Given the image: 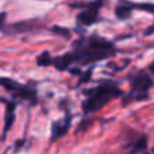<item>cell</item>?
<instances>
[{
    "label": "cell",
    "instance_id": "1",
    "mask_svg": "<svg viewBox=\"0 0 154 154\" xmlns=\"http://www.w3.org/2000/svg\"><path fill=\"white\" fill-rule=\"evenodd\" d=\"M116 53L118 50L112 42L97 35H91L76 39L72 45V51H68L58 57H53L51 65L58 70H66L73 64H95L109 58Z\"/></svg>",
    "mask_w": 154,
    "mask_h": 154
},
{
    "label": "cell",
    "instance_id": "2",
    "mask_svg": "<svg viewBox=\"0 0 154 154\" xmlns=\"http://www.w3.org/2000/svg\"><path fill=\"white\" fill-rule=\"evenodd\" d=\"M85 93H87V97L82 101V111L85 115H88L101 109L114 99L120 97L123 95V91L115 82L103 81L96 87L88 89Z\"/></svg>",
    "mask_w": 154,
    "mask_h": 154
},
{
    "label": "cell",
    "instance_id": "3",
    "mask_svg": "<svg viewBox=\"0 0 154 154\" xmlns=\"http://www.w3.org/2000/svg\"><path fill=\"white\" fill-rule=\"evenodd\" d=\"M154 82L150 75L145 70L138 72L131 79L130 92L123 97V106L133 103V101H141L149 97V91L153 88Z\"/></svg>",
    "mask_w": 154,
    "mask_h": 154
},
{
    "label": "cell",
    "instance_id": "4",
    "mask_svg": "<svg viewBox=\"0 0 154 154\" xmlns=\"http://www.w3.org/2000/svg\"><path fill=\"white\" fill-rule=\"evenodd\" d=\"M0 87H3L5 91L11 92L15 97L23 99V100H31L35 101L37 99V92L32 87H29V85H22L19 82L14 81L11 79H5V77H2L0 79Z\"/></svg>",
    "mask_w": 154,
    "mask_h": 154
},
{
    "label": "cell",
    "instance_id": "5",
    "mask_svg": "<svg viewBox=\"0 0 154 154\" xmlns=\"http://www.w3.org/2000/svg\"><path fill=\"white\" fill-rule=\"evenodd\" d=\"M101 0H96V2L88 3V4H81L84 10H81L77 15V23L80 26H91V24L96 23L99 18V11L101 7Z\"/></svg>",
    "mask_w": 154,
    "mask_h": 154
},
{
    "label": "cell",
    "instance_id": "6",
    "mask_svg": "<svg viewBox=\"0 0 154 154\" xmlns=\"http://www.w3.org/2000/svg\"><path fill=\"white\" fill-rule=\"evenodd\" d=\"M125 2L130 7L131 11L139 10V11H145V12H149L154 15V4H152V3H131V2H127V0H125ZM152 34H154V24L145 31V35H152Z\"/></svg>",
    "mask_w": 154,
    "mask_h": 154
},
{
    "label": "cell",
    "instance_id": "7",
    "mask_svg": "<svg viewBox=\"0 0 154 154\" xmlns=\"http://www.w3.org/2000/svg\"><path fill=\"white\" fill-rule=\"evenodd\" d=\"M70 119H72V118H70L69 115H66L64 120H60V122L54 123L53 128H51V138L57 139V138H60V137L64 135V134L68 131V128H69Z\"/></svg>",
    "mask_w": 154,
    "mask_h": 154
},
{
    "label": "cell",
    "instance_id": "8",
    "mask_svg": "<svg viewBox=\"0 0 154 154\" xmlns=\"http://www.w3.org/2000/svg\"><path fill=\"white\" fill-rule=\"evenodd\" d=\"M10 32H26V31H31L35 29V23L34 22H20V23L12 24L8 27Z\"/></svg>",
    "mask_w": 154,
    "mask_h": 154
},
{
    "label": "cell",
    "instance_id": "9",
    "mask_svg": "<svg viewBox=\"0 0 154 154\" xmlns=\"http://www.w3.org/2000/svg\"><path fill=\"white\" fill-rule=\"evenodd\" d=\"M131 12H133V11H131L130 7L126 4L125 0H120L119 5H118L116 10H115V15H116L119 19H128L131 16Z\"/></svg>",
    "mask_w": 154,
    "mask_h": 154
},
{
    "label": "cell",
    "instance_id": "10",
    "mask_svg": "<svg viewBox=\"0 0 154 154\" xmlns=\"http://www.w3.org/2000/svg\"><path fill=\"white\" fill-rule=\"evenodd\" d=\"M14 116H15V104L10 103L7 106V111H5V123H4V134L10 130V127L14 123Z\"/></svg>",
    "mask_w": 154,
    "mask_h": 154
},
{
    "label": "cell",
    "instance_id": "11",
    "mask_svg": "<svg viewBox=\"0 0 154 154\" xmlns=\"http://www.w3.org/2000/svg\"><path fill=\"white\" fill-rule=\"evenodd\" d=\"M51 60H53V57L49 54V51H43L37 58V64L39 66H49V65H51Z\"/></svg>",
    "mask_w": 154,
    "mask_h": 154
},
{
    "label": "cell",
    "instance_id": "12",
    "mask_svg": "<svg viewBox=\"0 0 154 154\" xmlns=\"http://www.w3.org/2000/svg\"><path fill=\"white\" fill-rule=\"evenodd\" d=\"M53 31H54V32H57V34L65 35V37H68V35H69V30H66V29H61V27H53Z\"/></svg>",
    "mask_w": 154,
    "mask_h": 154
},
{
    "label": "cell",
    "instance_id": "13",
    "mask_svg": "<svg viewBox=\"0 0 154 154\" xmlns=\"http://www.w3.org/2000/svg\"><path fill=\"white\" fill-rule=\"evenodd\" d=\"M149 70H150V72H152V75L154 76V62H152V64H150V66H149Z\"/></svg>",
    "mask_w": 154,
    "mask_h": 154
}]
</instances>
